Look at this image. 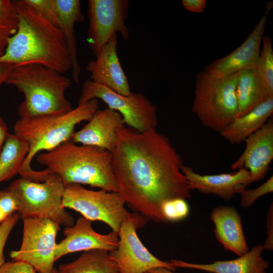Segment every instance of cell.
<instances>
[{
	"instance_id": "603a6c76",
	"label": "cell",
	"mask_w": 273,
	"mask_h": 273,
	"mask_svg": "<svg viewBox=\"0 0 273 273\" xmlns=\"http://www.w3.org/2000/svg\"><path fill=\"white\" fill-rule=\"evenodd\" d=\"M236 95L238 116L247 113L269 98L256 68L238 72Z\"/></svg>"
},
{
	"instance_id": "ab89813d",
	"label": "cell",
	"mask_w": 273,
	"mask_h": 273,
	"mask_svg": "<svg viewBox=\"0 0 273 273\" xmlns=\"http://www.w3.org/2000/svg\"><path fill=\"white\" fill-rule=\"evenodd\" d=\"M47 273H57V269H56L55 268H54L51 271Z\"/></svg>"
},
{
	"instance_id": "ba28073f",
	"label": "cell",
	"mask_w": 273,
	"mask_h": 273,
	"mask_svg": "<svg viewBox=\"0 0 273 273\" xmlns=\"http://www.w3.org/2000/svg\"><path fill=\"white\" fill-rule=\"evenodd\" d=\"M62 204L63 208L75 210L92 221L105 223L117 234L122 223L131 214L125 208V201L118 192L90 190L79 184L65 187Z\"/></svg>"
},
{
	"instance_id": "4316f807",
	"label": "cell",
	"mask_w": 273,
	"mask_h": 273,
	"mask_svg": "<svg viewBox=\"0 0 273 273\" xmlns=\"http://www.w3.org/2000/svg\"><path fill=\"white\" fill-rule=\"evenodd\" d=\"M263 48L260 53L256 69L269 98H273V49L270 37L263 36Z\"/></svg>"
},
{
	"instance_id": "e0dca14e",
	"label": "cell",
	"mask_w": 273,
	"mask_h": 273,
	"mask_svg": "<svg viewBox=\"0 0 273 273\" xmlns=\"http://www.w3.org/2000/svg\"><path fill=\"white\" fill-rule=\"evenodd\" d=\"M124 124L118 112L108 108L98 110L86 125L74 132L71 140L76 144L96 146L111 152L116 145L117 131Z\"/></svg>"
},
{
	"instance_id": "30bf717a",
	"label": "cell",
	"mask_w": 273,
	"mask_h": 273,
	"mask_svg": "<svg viewBox=\"0 0 273 273\" xmlns=\"http://www.w3.org/2000/svg\"><path fill=\"white\" fill-rule=\"evenodd\" d=\"M23 219L22 240L20 249L12 251L13 260L25 262L38 273H47L54 267L56 238L60 226L42 217Z\"/></svg>"
},
{
	"instance_id": "d6986e66",
	"label": "cell",
	"mask_w": 273,
	"mask_h": 273,
	"mask_svg": "<svg viewBox=\"0 0 273 273\" xmlns=\"http://www.w3.org/2000/svg\"><path fill=\"white\" fill-rule=\"evenodd\" d=\"M210 219L214 225L215 236L225 250L239 256L249 251L241 215L234 207L217 206L211 212Z\"/></svg>"
},
{
	"instance_id": "cb8c5ba5",
	"label": "cell",
	"mask_w": 273,
	"mask_h": 273,
	"mask_svg": "<svg viewBox=\"0 0 273 273\" xmlns=\"http://www.w3.org/2000/svg\"><path fill=\"white\" fill-rule=\"evenodd\" d=\"M57 273H119L109 252L102 249L84 251L75 261L58 266Z\"/></svg>"
},
{
	"instance_id": "8fae6325",
	"label": "cell",
	"mask_w": 273,
	"mask_h": 273,
	"mask_svg": "<svg viewBox=\"0 0 273 273\" xmlns=\"http://www.w3.org/2000/svg\"><path fill=\"white\" fill-rule=\"evenodd\" d=\"M146 219L140 214L131 215L122 223L119 232L118 246L109 252L116 263L119 273H146L158 267L175 271L176 268L169 261L155 257L143 245L136 230L143 225Z\"/></svg>"
},
{
	"instance_id": "f546056e",
	"label": "cell",
	"mask_w": 273,
	"mask_h": 273,
	"mask_svg": "<svg viewBox=\"0 0 273 273\" xmlns=\"http://www.w3.org/2000/svg\"><path fill=\"white\" fill-rule=\"evenodd\" d=\"M44 18L58 27V17L55 0H23Z\"/></svg>"
},
{
	"instance_id": "5b68a950",
	"label": "cell",
	"mask_w": 273,
	"mask_h": 273,
	"mask_svg": "<svg viewBox=\"0 0 273 273\" xmlns=\"http://www.w3.org/2000/svg\"><path fill=\"white\" fill-rule=\"evenodd\" d=\"M5 83L15 87L24 96L18 108L20 118L61 114L73 109L65 95L70 79L43 65H14Z\"/></svg>"
},
{
	"instance_id": "d590c367",
	"label": "cell",
	"mask_w": 273,
	"mask_h": 273,
	"mask_svg": "<svg viewBox=\"0 0 273 273\" xmlns=\"http://www.w3.org/2000/svg\"><path fill=\"white\" fill-rule=\"evenodd\" d=\"M14 65L9 63H0V86L5 83L6 79L14 67Z\"/></svg>"
},
{
	"instance_id": "5bb4252c",
	"label": "cell",
	"mask_w": 273,
	"mask_h": 273,
	"mask_svg": "<svg viewBox=\"0 0 273 273\" xmlns=\"http://www.w3.org/2000/svg\"><path fill=\"white\" fill-rule=\"evenodd\" d=\"M92 221L80 216L72 226L65 227V237L57 243L55 250V260L70 253L93 249H102L108 252L114 250L118 246V234L113 231L101 234L92 227Z\"/></svg>"
},
{
	"instance_id": "3957f363",
	"label": "cell",
	"mask_w": 273,
	"mask_h": 273,
	"mask_svg": "<svg viewBox=\"0 0 273 273\" xmlns=\"http://www.w3.org/2000/svg\"><path fill=\"white\" fill-rule=\"evenodd\" d=\"M36 160L57 174L65 187L88 185L108 192H118L113 173L111 152L71 140L36 155Z\"/></svg>"
},
{
	"instance_id": "44dd1931",
	"label": "cell",
	"mask_w": 273,
	"mask_h": 273,
	"mask_svg": "<svg viewBox=\"0 0 273 273\" xmlns=\"http://www.w3.org/2000/svg\"><path fill=\"white\" fill-rule=\"evenodd\" d=\"M58 27L62 33L68 48L71 63L72 75L75 83H78L81 68L77 58V40L74 29L77 22L84 20L79 0H55Z\"/></svg>"
},
{
	"instance_id": "83f0119b",
	"label": "cell",
	"mask_w": 273,
	"mask_h": 273,
	"mask_svg": "<svg viewBox=\"0 0 273 273\" xmlns=\"http://www.w3.org/2000/svg\"><path fill=\"white\" fill-rule=\"evenodd\" d=\"M161 211L167 222L177 221L188 216L190 207L186 199L174 198L165 202L162 206Z\"/></svg>"
},
{
	"instance_id": "484cf974",
	"label": "cell",
	"mask_w": 273,
	"mask_h": 273,
	"mask_svg": "<svg viewBox=\"0 0 273 273\" xmlns=\"http://www.w3.org/2000/svg\"><path fill=\"white\" fill-rule=\"evenodd\" d=\"M18 19L13 1L0 0V57L5 53L10 38L16 32Z\"/></svg>"
},
{
	"instance_id": "7402d4cb",
	"label": "cell",
	"mask_w": 273,
	"mask_h": 273,
	"mask_svg": "<svg viewBox=\"0 0 273 273\" xmlns=\"http://www.w3.org/2000/svg\"><path fill=\"white\" fill-rule=\"evenodd\" d=\"M272 113L271 98L262 102L243 116L236 118L219 133L230 143L240 144L261 128Z\"/></svg>"
},
{
	"instance_id": "6da1fadb",
	"label": "cell",
	"mask_w": 273,
	"mask_h": 273,
	"mask_svg": "<svg viewBox=\"0 0 273 273\" xmlns=\"http://www.w3.org/2000/svg\"><path fill=\"white\" fill-rule=\"evenodd\" d=\"M117 133L111 153L118 192L126 205L146 219L167 223L162 213L163 204L191 197L181 171V156L156 128L140 131L124 125Z\"/></svg>"
},
{
	"instance_id": "7a4b0ae2",
	"label": "cell",
	"mask_w": 273,
	"mask_h": 273,
	"mask_svg": "<svg viewBox=\"0 0 273 273\" xmlns=\"http://www.w3.org/2000/svg\"><path fill=\"white\" fill-rule=\"evenodd\" d=\"M13 2L17 14L18 28L0 57V63L37 64L62 74L71 69L68 48L60 29L23 0Z\"/></svg>"
},
{
	"instance_id": "8d00e7d4",
	"label": "cell",
	"mask_w": 273,
	"mask_h": 273,
	"mask_svg": "<svg viewBox=\"0 0 273 273\" xmlns=\"http://www.w3.org/2000/svg\"><path fill=\"white\" fill-rule=\"evenodd\" d=\"M8 134L7 124L3 118L0 117V153Z\"/></svg>"
},
{
	"instance_id": "ac0fdd59",
	"label": "cell",
	"mask_w": 273,
	"mask_h": 273,
	"mask_svg": "<svg viewBox=\"0 0 273 273\" xmlns=\"http://www.w3.org/2000/svg\"><path fill=\"white\" fill-rule=\"evenodd\" d=\"M117 39L115 33L96 57V59L88 63L86 69L93 81L105 85L118 94L128 95L131 91L117 55Z\"/></svg>"
},
{
	"instance_id": "d4e9b609",
	"label": "cell",
	"mask_w": 273,
	"mask_h": 273,
	"mask_svg": "<svg viewBox=\"0 0 273 273\" xmlns=\"http://www.w3.org/2000/svg\"><path fill=\"white\" fill-rule=\"evenodd\" d=\"M29 151L26 142L9 133L0 153V183L19 173Z\"/></svg>"
},
{
	"instance_id": "f1b7e54d",
	"label": "cell",
	"mask_w": 273,
	"mask_h": 273,
	"mask_svg": "<svg viewBox=\"0 0 273 273\" xmlns=\"http://www.w3.org/2000/svg\"><path fill=\"white\" fill-rule=\"evenodd\" d=\"M273 192V177L270 176L266 181L254 189L243 190L241 195L240 204L246 208L253 205L260 197Z\"/></svg>"
},
{
	"instance_id": "8992f818",
	"label": "cell",
	"mask_w": 273,
	"mask_h": 273,
	"mask_svg": "<svg viewBox=\"0 0 273 273\" xmlns=\"http://www.w3.org/2000/svg\"><path fill=\"white\" fill-rule=\"evenodd\" d=\"M238 72L223 77L197 74L192 110L205 127L220 132L238 116Z\"/></svg>"
},
{
	"instance_id": "1f68e13d",
	"label": "cell",
	"mask_w": 273,
	"mask_h": 273,
	"mask_svg": "<svg viewBox=\"0 0 273 273\" xmlns=\"http://www.w3.org/2000/svg\"><path fill=\"white\" fill-rule=\"evenodd\" d=\"M30 264L19 260L5 262L0 267V273H36Z\"/></svg>"
},
{
	"instance_id": "f35d334b",
	"label": "cell",
	"mask_w": 273,
	"mask_h": 273,
	"mask_svg": "<svg viewBox=\"0 0 273 273\" xmlns=\"http://www.w3.org/2000/svg\"><path fill=\"white\" fill-rule=\"evenodd\" d=\"M10 216L8 215L0 207V225H1Z\"/></svg>"
},
{
	"instance_id": "74e56055",
	"label": "cell",
	"mask_w": 273,
	"mask_h": 273,
	"mask_svg": "<svg viewBox=\"0 0 273 273\" xmlns=\"http://www.w3.org/2000/svg\"><path fill=\"white\" fill-rule=\"evenodd\" d=\"M146 273H176L163 267H158L148 270ZM211 273V272H208Z\"/></svg>"
},
{
	"instance_id": "9c48e42d",
	"label": "cell",
	"mask_w": 273,
	"mask_h": 273,
	"mask_svg": "<svg viewBox=\"0 0 273 273\" xmlns=\"http://www.w3.org/2000/svg\"><path fill=\"white\" fill-rule=\"evenodd\" d=\"M95 99L102 100L108 108L118 112L129 127L140 131L157 127L156 107L142 93L131 92L128 95H123L90 79L87 80L83 83L78 105Z\"/></svg>"
},
{
	"instance_id": "ffe728a7",
	"label": "cell",
	"mask_w": 273,
	"mask_h": 273,
	"mask_svg": "<svg viewBox=\"0 0 273 273\" xmlns=\"http://www.w3.org/2000/svg\"><path fill=\"white\" fill-rule=\"evenodd\" d=\"M263 250L262 245H257L236 259L213 261L210 263H191L178 259H171L169 262L176 268L197 269L211 273H266L269 262L263 258Z\"/></svg>"
},
{
	"instance_id": "d6a6232c",
	"label": "cell",
	"mask_w": 273,
	"mask_h": 273,
	"mask_svg": "<svg viewBox=\"0 0 273 273\" xmlns=\"http://www.w3.org/2000/svg\"><path fill=\"white\" fill-rule=\"evenodd\" d=\"M0 207L9 216L17 212V201L8 189L0 191Z\"/></svg>"
},
{
	"instance_id": "4dcf8cb0",
	"label": "cell",
	"mask_w": 273,
	"mask_h": 273,
	"mask_svg": "<svg viewBox=\"0 0 273 273\" xmlns=\"http://www.w3.org/2000/svg\"><path fill=\"white\" fill-rule=\"evenodd\" d=\"M19 218V214L15 212L0 225V267L6 262L4 249L7 239Z\"/></svg>"
},
{
	"instance_id": "9a60e30c",
	"label": "cell",
	"mask_w": 273,
	"mask_h": 273,
	"mask_svg": "<svg viewBox=\"0 0 273 273\" xmlns=\"http://www.w3.org/2000/svg\"><path fill=\"white\" fill-rule=\"evenodd\" d=\"M268 10L241 46L227 56L213 61L205 67L203 71L213 76L223 77L242 70L256 68Z\"/></svg>"
},
{
	"instance_id": "2e32d148",
	"label": "cell",
	"mask_w": 273,
	"mask_h": 273,
	"mask_svg": "<svg viewBox=\"0 0 273 273\" xmlns=\"http://www.w3.org/2000/svg\"><path fill=\"white\" fill-rule=\"evenodd\" d=\"M181 171L190 190L216 195L224 200H231L252 183L249 171L244 168L232 173L201 175L183 165Z\"/></svg>"
},
{
	"instance_id": "e575fe53",
	"label": "cell",
	"mask_w": 273,
	"mask_h": 273,
	"mask_svg": "<svg viewBox=\"0 0 273 273\" xmlns=\"http://www.w3.org/2000/svg\"><path fill=\"white\" fill-rule=\"evenodd\" d=\"M181 4L185 9L196 13L202 12L205 9V0H182Z\"/></svg>"
},
{
	"instance_id": "52a82bcc",
	"label": "cell",
	"mask_w": 273,
	"mask_h": 273,
	"mask_svg": "<svg viewBox=\"0 0 273 273\" xmlns=\"http://www.w3.org/2000/svg\"><path fill=\"white\" fill-rule=\"evenodd\" d=\"M7 189L14 195L18 205L17 213L22 218L42 217L60 226L74 224L73 217L62 206L65 186L57 174L50 171L41 181L21 177Z\"/></svg>"
},
{
	"instance_id": "277c9868",
	"label": "cell",
	"mask_w": 273,
	"mask_h": 273,
	"mask_svg": "<svg viewBox=\"0 0 273 273\" xmlns=\"http://www.w3.org/2000/svg\"><path fill=\"white\" fill-rule=\"evenodd\" d=\"M98 99H92L71 111L57 115H44L21 118L14 126V134L24 140L29 151L19 172L21 177L41 181L47 170L36 171L31 167L33 158L42 152L54 149L71 140L76 125L88 121L98 110Z\"/></svg>"
},
{
	"instance_id": "836d02e7",
	"label": "cell",
	"mask_w": 273,
	"mask_h": 273,
	"mask_svg": "<svg viewBox=\"0 0 273 273\" xmlns=\"http://www.w3.org/2000/svg\"><path fill=\"white\" fill-rule=\"evenodd\" d=\"M266 237L262 245L264 250L271 251L273 249V206L270 205L266 215Z\"/></svg>"
},
{
	"instance_id": "7c38bea8",
	"label": "cell",
	"mask_w": 273,
	"mask_h": 273,
	"mask_svg": "<svg viewBox=\"0 0 273 273\" xmlns=\"http://www.w3.org/2000/svg\"><path fill=\"white\" fill-rule=\"evenodd\" d=\"M128 0H89V27L87 41L96 57L111 37L117 32L123 40L129 38V30L125 22L127 18Z\"/></svg>"
},
{
	"instance_id": "4fadbf2b",
	"label": "cell",
	"mask_w": 273,
	"mask_h": 273,
	"mask_svg": "<svg viewBox=\"0 0 273 273\" xmlns=\"http://www.w3.org/2000/svg\"><path fill=\"white\" fill-rule=\"evenodd\" d=\"M244 142L245 150L231 167L233 170L241 168L248 170L252 183L264 177L273 159L272 119H269Z\"/></svg>"
}]
</instances>
